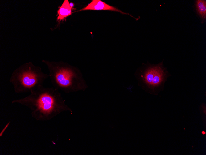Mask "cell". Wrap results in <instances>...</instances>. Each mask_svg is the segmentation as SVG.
Listing matches in <instances>:
<instances>
[{
    "label": "cell",
    "mask_w": 206,
    "mask_h": 155,
    "mask_svg": "<svg viewBox=\"0 0 206 155\" xmlns=\"http://www.w3.org/2000/svg\"><path fill=\"white\" fill-rule=\"evenodd\" d=\"M12 103L28 108L32 117L38 121H47L62 112L72 111L58 90L43 85L31 91L27 96L13 100Z\"/></svg>",
    "instance_id": "1"
},
{
    "label": "cell",
    "mask_w": 206,
    "mask_h": 155,
    "mask_svg": "<svg viewBox=\"0 0 206 155\" xmlns=\"http://www.w3.org/2000/svg\"><path fill=\"white\" fill-rule=\"evenodd\" d=\"M48 66L49 77L54 87L66 93L84 91L88 86L78 68L62 62L43 60Z\"/></svg>",
    "instance_id": "2"
},
{
    "label": "cell",
    "mask_w": 206,
    "mask_h": 155,
    "mask_svg": "<svg viewBox=\"0 0 206 155\" xmlns=\"http://www.w3.org/2000/svg\"><path fill=\"white\" fill-rule=\"evenodd\" d=\"M49 75L43 73L41 69L31 63H26L18 68L9 79L14 91L17 93H30L43 85Z\"/></svg>",
    "instance_id": "3"
},
{
    "label": "cell",
    "mask_w": 206,
    "mask_h": 155,
    "mask_svg": "<svg viewBox=\"0 0 206 155\" xmlns=\"http://www.w3.org/2000/svg\"><path fill=\"white\" fill-rule=\"evenodd\" d=\"M139 84L153 91L163 87L167 79L171 76L163 62L155 65H148L137 71L134 74Z\"/></svg>",
    "instance_id": "4"
},
{
    "label": "cell",
    "mask_w": 206,
    "mask_h": 155,
    "mask_svg": "<svg viewBox=\"0 0 206 155\" xmlns=\"http://www.w3.org/2000/svg\"><path fill=\"white\" fill-rule=\"evenodd\" d=\"M87 10H108L130 15L129 14L124 12L119 9L110 5L101 0H92L86 7L76 12Z\"/></svg>",
    "instance_id": "5"
},
{
    "label": "cell",
    "mask_w": 206,
    "mask_h": 155,
    "mask_svg": "<svg viewBox=\"0 0 206 155\" xmlns=\"http://www.w3.org/2000/svg\"><path fill=\"white\" fill-rule=\"evenodd\" d=\"M72 9L68 0H64L57 11V19L60 21L70 15L72 14Z\"/></svg>",
    "instance_id": "6"
},
{
    "label": "cell",
    "mask_w": 206,
    "mask_h": 155,
    "mask_svg": "<svg viewBox=\"0 0 206 155\" xmlns=\"http://www.w3.org/2000/svg\"><path fill=\"white\" fill-rule=\"evenodd\" d=\"M196 7L197 11L203 19L206 17V2L205 0H198L196 1Z\"/></svg>",
    "instance_id": "7"
},
{
    "label": "cell",
    "mask_w": 206,
    "mask_h": 155,
    "mask_svg": "<svg viewBox=\"0 0 206 155\" xmlns=\"http://www.w3.org/2000/svg\"><path fill=\"white\" fill-rule=\"evenodd\" d=\"M70 6H71V7L72 8H73V7L74 6V4L72 3H70Z\"/></svg>",
    "instance_id": "8"
}]
</instances>
